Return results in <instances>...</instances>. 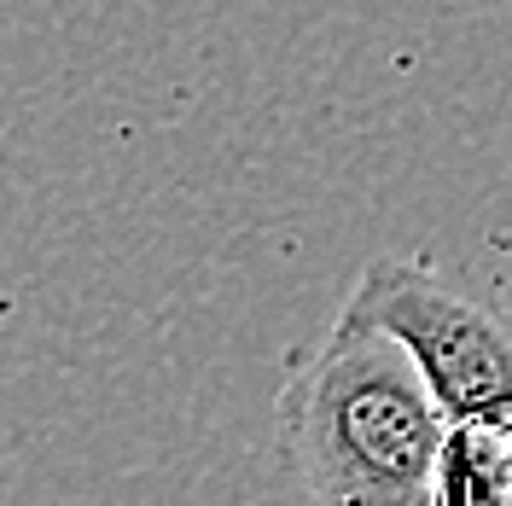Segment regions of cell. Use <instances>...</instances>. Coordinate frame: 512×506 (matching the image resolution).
<instances>
[{
  "label": "cell",
  "instance_id": "cell-1",
  "mask_svg": "<svg viewBox=\"0 0 512 506\" xmlns=\"http://www.w3.org/2000/svg\"><path fill=\"white\" fill-rule=\"evenodd\" d=\"M448 408L419 361L384 326L338 320L286 361L274 402V448L303 495L332 506L437 501Z\"/></svg>",
  "mask_w": 512,
  "mask_h": 506
},
{
  "label": "cell",
  "instance_id": "cell-2",
  "mask_svg": "<svg viewBox=\"0 0 512 506\" xmlns=\"http://www.w3.org/2000/svg\"><path fill=\"white\" fill-rule=\"evenodd\" d=\"M344 309L402 338L448 419L512 396V338L501 332V320L466 303L460 291H448L425 262H402V256L367 262Z\"/></svg>",
  "mask_w": 512,
  "mask_h": 506
},
{
  "label": "cell",
  "instance_id": "cell-3",
  "mask_svg": "<svg viewBox=\"0 0 512 506\" xmlns=\"http://www.w3.org/2000/svg\"><path fill=\"white\" fill-rule=\"evenodd\" d=\"M437 501L448 506L512 501V396L448 419L443 460H437Z\"/></svg>",
  "mask_w": 512,
  "mask_h": 506
}]
</instances>
